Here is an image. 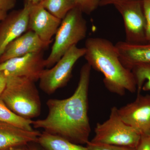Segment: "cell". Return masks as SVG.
<instances>
[{
  "label": "cell",
  "instance_id": "1",
  "mask_svg": "<svg viewBox=\"0 0 150 150\" xmlns=\"http://www.w3.org/2000/svg\"><path fill=\"white\" fill-rule=\"evenodd\" d=\"M91 69L88 63L82 67L77 87L71 96L66 99L48 100L47 117L33 121V128L43 129L75 144L86 145L91 131L88 116Z\"/></svg>",
  "mask_w": 150,
  "mask_h": 150
},
{
  "label": "cell",
  "instance_id": "2",
  "mask_svg": "<svg viewBox=\"0 0 150 150\" xmlns=\"http://www.w3.org/2000/svg\"><path fill=\"white\" fill-rule=\"evenodd\" d=\"M85 59L92 69L103 75V83L112 93L123 96L137 92L134 75L120 61L118 50L108 39L89 38L86 40Z\"/></svg>",
  "mask_w": 150,
  "mask_h": 150
},
{
  "label": "cell",
  "instance_id": "3",
  "mask_svg": "<svg viewBox=\"0 0 150 150\" xmlns=\"http://www.w3.org/2000/svg\"><path fill=\"white\" fill-rule=\"evenodd\" d=\"M16 114L28 119L40 115L41 103L35 82L27 78L7 76L4 90L0 96Z\"/></svg>",
  "mask_w": 150,
  "mask_h": 150
},
{
  "label": "cell",
  "instance_id": "4",
  "mask_svg": "<svg viewBox=\"0 0 150 150\" xmlns=\"http://www.w3.org/2000/svg\"><path fill=\"white\" fill-rule=\"evenodd\" d=\"M83 13L76 7L62 20L55 34L51 53L46 59V68L53 67L70 48L85 38L87 25Z\"/></svg>",
  "mask_w": 150,
  "mask_h": 150
},
{
  "label": "cell",
  "instance_id": "5",
  "mask_svg": "<svg viewBox=\"0 0 150 150\" xmlns=\"http://www.w3.org/2000/svg\"><path fill=\"white\" fill-rule=\"evenodd\" d=\"M94 130V137L91 141L94 143L136 149L141 138L137 131L123 121L115 106L110 109L108 119L97 123Z\"/></svg>",
  "mask_w": 150,
  "mask_h": 150
},
{
  "label": "cell",
  "instance_id": "6",
  "mask_svg": "<svg viewBox=\"0 0 150 150\" xmlns=\"http://www.w3.org/2000/svg\"><path fill=\"white\" fill-rule=\"evenodd\" d=\"M86 53L85 48L73 46L53 67L43 71L39 79V87L48 95L54 93L59 89L67 85L71 77L76 63Z\"/></svg>",
  "mask_w": 150,
  "mask_h": 150
},
{
  "label": "cell",
  "instance_id": "7",
  "mask_svg": "<svg viewBox=\"0 0 150 150\" xmlns=\"http://www.w3.org/2000/svg\"><path fill=\"white\" fill-rule=\"evenodd\" d=\"M122 17L126 40L132 44L148 43L143 0H122L113 5Z\"/></svg>",
  "mask_w": 150,
  "mask_h": 150
},
{
  "label": "cell",
  "instance_id": "8",
  "mask_svg": "<svg viewBox=\"0 0 150 150\" xmlns=\"http://www.w3.org/2000/svg\"><path fill=\"white\" fill-rule=\"evenodd\" d=\"M46 67L43 51L33 52L9 59L0 64V71L6 76L23 77L33 81H39Z\"/></svg>",
  "mask_w": 150,
  "mask_h": 150
},
{
  "label": "cell",
  "instance_id": "9",
  "mask_svg": "<svg viewBox=\"0 0 150 150\" xmlns=\"http://www.w3.org/2000/svg\"><path fill=\"white\" fill-rule=\"evenodd\" d=\"M123 121L142 136L150 134V95L137 94L133 102L118 108Z\"/></svg>",
  "mask_w": 150,
  "mask_h": 150
},
{
  "label": "cell",
  "instance_id": "10",
  "mask_svg": "<svg viewBox=\"0 0 150 150\" xmlns=\"http://www.w3.org/2000/svg\"><path fill=\"white\" fill-rule=\"evenodd\" d=\"M31 4L25 3L23 8L14 11L0 24V56L7 46L28 30Z\"/></svg>",
  "mask_w": 150,
  "mask_h": 150
},
{
  "label": "cell",
  "instance_id": "11",
  "mask_svg": "<svg viewBox=\"0 0 150 150\" xmlns=\"http://www.w3.org/2000/svg\"><path fill=\"white\" fill-rule=\"evenodd\" d=\"M40 4L31 5L28 30L35 33L43 41L51 43L62 23Z\"/></svg>",
  "mask_w": 150,
  "mask_h": 150
},
{
  "label": "cell",
  "instance_id": "12",
  "mask_svg": "<svg viewBox=\"0 0 150 150\" xmlns=\"http://www.w3.org/2000/svg\"><path fill=\"white\" fill-rule=\"evenodd\" d=\"M50 43L41 40L33 31L27 30L7 46L0 56V64L30 53L43 51Z\"/></svg>",
  "mask_w": 150,
  "mask_h": 150
},
{
  "label": "cell",
  "instance_id": "13",
  "mask_svg": "<svg viewBox=\"0 0 150 150\" xmlns=\"http://www.w3.org/2000/svg\"><path fill=\"white\" fill-rule=\"evenodd\" d=\"M40 134L39 131H28L0 122V150L37 142Z\"/></svg>",
  "mask_w": 150,
  "mask_h": 150
},
{
  "label": "cell",
  "instance_id": "14",
  "mask_svg": "<svg viewBox=\"0 0 150 150\" xmlns=\"http://www.w3.org/2000/svg\"><path fill=\"white\" fill-rule=\"evenodd\" d=\"M115 45L121 63L130 71L137 64L150 63V43L132 44L119 41Z\"/></svg>",
  "mask_w": 150,
  "mask_h": 150
},
{
  "label": "cell",
  "instance_id": "15",
  "mask_svg": "<svg viewBox=\"0 0 150 150\" xmlns=\"http://www.w3.org/2000/svg\"><path fill=\"white\" fill-rule=\"evenodd\" d=\"M37 143L45 150H90L86 146L75 144L45 131L40 134Z\"/></svg>",
  "mask_w": 150,
  "mask_h": 150
},
{
  "label": "cell",
  "instance_id": "16",
  "mask_svg": "<svg viewBox=\"0 0 150 150\" xmlns=\"http://www.w3.org/2000/svg\"><path fill=\"white\" fill-rule=\"evenodd\" d=\"M0 122L8 123L28 130L33 131V121L16 114L10 109L0 98Z\"/></svg>",
  "mask_w": 150,
  "mask_h": 150
},
{
  "label": "cell",
  "instance_id": "17",
  "mask_svg": "<svg viewBox=\"0 0 150 150\" xmlns=\"http://www.w3.org/2000/svg\"><path fill=\"white\" fill-rule=\"evenodd\" d=\"M39 4L53 16L62 20L76 7L75 0H43Z\"/></svg>",
  "mask_w": 150,
  "mask_h": 150
},
{
  "label": "cell",
  "instance_id": "18",
  "mask_svg": "<svg viewBox=\"0 0 150 150\" xmlns=\"http://www.w3.org/2000/svg\"><path fill=\"white\" fill-rule=\"evenodd\" d=\"M131 71L137 83V94L142 91H150V63L137 64Z\"/></svg>",
  "mask_w": 150,
  "mask_h": 150
},
{
  "label": "cell",
  "instance_id": "19",
  "mask_svg": "<svg viewBox=\"0 0 150 150\" xmlns=\"http://www.w3.org/2000/svg\"><path fill=\"white\" fill-rule=\"evenodd\" d=\"M76 7L83 13L90 14L100 6V0H75Z\"/></svg>",
  "mask_w": 150,
  "mask_h": 150
},
{
  "label": "cell",
  "instance_id": "20",
  "mask_svg": "<svg viewBox=\"0 0 150 150\" xmlns=\"http://www.w3.org/2000/svg\"><path fill=\"white\" fill-rule=\"evenodd\" d=\"M86 146L90 150H136L135 148L129 147L94 143L91 141H89Z\"/></svg>",
  "mask_w": 150,
  "mask_h": 150
},
{
  "label": "cell",
  "instance_id": "21",
  "mask_svg": "<svg viewBox=\"0 0 150 150\" xmlns=\"http://www.w3.org/2000/svg\"><path fill=\"white\" fill-rule=\"evenodd\" d=\"M143 5L146 19V37L148 43H150V0H143Z\"/></svg>",
  "mask_w": 150,
  "mask_h": 150
},
{
  "label": "cell",
  "instance_id": "22",
  "mask_svg": "<svg viewBox=\"0 0 150 150\" xmlns=\"http://www.w3.org/2000/svg\"><path fill=\"white\" fill-rule=\"evenodd\" d=\"M136 150H150V134L141 136Z\"/></svg>",
  "mask_w": 150,
  "mask_h": 150
},
{
  "label": "cell",
  "instance_id": "23",
  "mask_svg": "<svg viewBox=\"0 0 150 150\" xmlns=\"http://www.w3.org/2000/svg\"><path fill=\"white\" fill-rule=\"evenodd\" d=\"M16 0H0V9L8 11L14 7Z\"/></svg>",
  "mask_w": 150,
  "mask_h": 150
},
{
  "label": "cell",
  "instance_id": "24",
  "mask_svg": "<svg viewBox=\"0 0 150 150\" xmlns=\"http://www.w3.org/2000/svg\"><path fill=\"white\" fill-rule=\"evenodd\" d=\"M6 82V76L3 72L0 71V96L5 88Z\"/></svg>",
  "mask_w": 150,
  "mask_h": 150
},
{
  "label": "cell",
  "instance_id": "25",
  "mask_svg": "<svg viewBox=\"0 0 150 150\" xmlns=\"http://www.w3.org/2000/svg\"><path fill=\"white\" fill-rule=\"evenodd\" d=\"M122 0H100V6H105L113 5L115 3Z\"/></svg>",
  "mask_w": 150,
  "mask_h": 150
},
{
  "label": "cell",
  "instance_id": "26",
  "mask_svg": "<svg viewBox=\"0 0 150 150\" xmlns=\"http://www.w3.org/2000/svg\"><path fill=\"white\" fill-rule=\"evenodd\" d=\"M29 150H45L37 142L28 144Z\"/></svg>",
  "mask_w": 150,
  "mask_h": 150
},
{
  "label": "cell",
  "instance_id": "27",
  "mask_svg": "<svg viewBox=\"0 0 150 150\" xmlns=\"http://www.w3.org/2000/svg\"><path fill=\"white\" fill-rule=\"evenodd\" d=\"M6 150H29L28 145H22L11 148Z\"/></svg>",
  "mask_w": 150,
  "mask_h": 150
},
{
  "label": "cell",
  "instance_id": "28",
  "mask_svg": "<svg viewBox=\"0 0 150 150\" xmlns=\"http://www.w3.org/2000/svg\"><path fill=\"white\" fill-rule=\"evenodd\" d=\"M43 0H25V3L30 4L31 5H36L39 4Z\"/></svg>",
  "mask_w": 150,
  "mask_h": 150
},
{
  "label": "cell",
  "instance_id": "29",
  "mask_svg": "<svg viewBox=\"0 0 150 150\" xmlns=\"http://www.w3.org/2000/svg\"><path fill=\"white\" fill-rule=\"evenodd\" d=\"M7 16V12L0 9V24Z\"/></svg>",
  "mask_w": 150,
  "mask_h": 150
}]
</instances>
